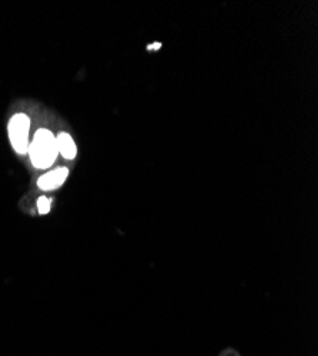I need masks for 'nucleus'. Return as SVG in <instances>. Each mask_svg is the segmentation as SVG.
I'll list each match as a JSON object with an SVG mask.
<instances>
[{"label": "nucleus", "mask_w": 318, "mask_h": 356, "mask_svg": "<svg viewBox=\"0 0 318 356\" xmlns=\"http://www.w3.org/2000/svg\"><path fill=\"white\" fill-rule=\"evenodd\" d=\"M27 153L31 156L32 164L36 168H49L56 161L57 154H59L56 136L47 129H39L32 143L29 144Z\"/></svg>", "instance_id": "nucleus-1"}, {"label": "nucleus", "mask_w": 318, "mask_h": 356, "mask_svg": "<svg viewBox=\"0 0 318 356\" xmlns=\"http://www.w3.org/2000/svg\"><path fill=\"white\" fill-rule=\"evenodd\" d=\"M29 130H31V118L24 113L15 114L9 122V138L13 150L17 154H26L29 148Z\"/></svg>", "instance_id": "nucleus-2"}, {"label": "nucleus", "mask_w": 318, "mask_h": 356, "mask_svg": "<svg viewBox=\"0 0 318 356\" xmlns=\"http://www.w3.org/2000/svg\"><path fill=\"white\" fill-rule=\"evenodd\" d=\"M69 177V170L66 167H61L56 168L47 174H43L39 180H38V187L45 190V191H50L54 190L57 187H61Z\"/></svg>", "instance_id": "nucleus-3"}, {"label": "nucleus", "mask_w": 318, "mask_h": 356, "mask_svg": "<svg viewBox=\"0 0 318 356\" xmlns=\"http://www.w3.org/2000/svg\"><path fill=\"white\" fill-rule=\"evenodd\" d=\"M57 148H59V153L66 160H73L77 156V147L74 144V140L69 133H61L56 137Z\"/></svg>", "instance_id": "nucleus-4"}, {"label": "nucleus", "mask_w": 318, "mask_h": 356, "mask_svg": "<svg viewBox=\"0 0 318 356\" xmlns=\"http://www.w3.org/2000/svg\"><path fill=\"white\" fill-rule=\"evenodd\" d=\"M50 205H51V201L47 197H40L38 200V210L40 214H47L50 211Z\"/></svg>", "instance_id": "nucleus-5"}, {"label": "nucleus", "mask_w": 318, "mask_h": 356, "mask_svg": "<svg viewBox=\"0 0 318 356\" xmlns=\"http://www.w3.org/2000/svg\"><path fill=\"white\" fill-rule=\"evenodd\" d=\"M161 44L160 43H157V44H154V46H149V50H153V49H159Z\"/></svg>", "instance_id": "nucleus-6"}]
</instances>
